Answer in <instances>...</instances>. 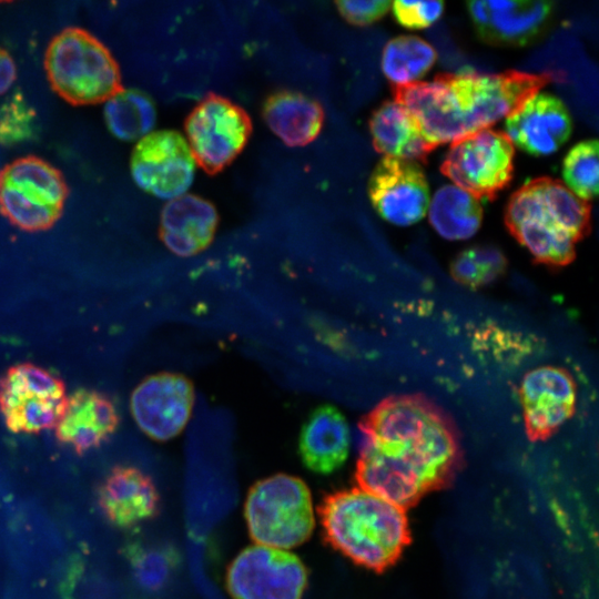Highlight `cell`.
Segmentation results:
<instances>
[{
	"label": "cell",
	"mask_w": 599,
	"mask_h": 599,
	"mask_svg": "<svg viewBox=\"0 0 599 599\" xmlns=\"http://www.w3.org/2000/svg\"><path fill=\"white\" fill-rule=\"evenodd\" d=\"M358 427L365 441L355 468L357 487L406 510L447 486L461 463L453 420L420 394L385 398Z\"/></svg>",
	"instance_id": "1"
},
{
	"label": "cell",
	"mask_w": 599,
	"mask_h": 599,
	"mask_svg": "<svg viewBox=\"0 0 599 599\" xmlns=\"http://www.w3.org/2000/svg\"><path fill=\"white\" fill-rule=\"evenodd\" d=\"M552 81L549 73L506 71L499 74L441 73L432 82L407 85L402 103L434 145L463 136L508 118Z\"/></svg>",
	"instance_id": "2"
},
{
	"label": "cell",
	"mask_w": 599,
	"mask_h": 599,
	"mask_svg": "<svg viewBox=\"0 0 599 599\" xmlns=\"http://www.w3.org/2000/svg\"><path fill=\"white\" fill-rule=\"evenodd\" d=\"M317 511L325 541L375 572L394 566L412 541L406 509L358 487L325 495Z\"/></svg>",
	"instance_id": "3"
},
{
	"label": "cell",
	"mask_w": 599,
	"mask_h": 599,
	"mask_svg": "<svg viewBox=\"0 0 599 599\" xmlns=\"http://www.w3.org/2000/svg\"><path fill=\"white\" fill-rule=\"evenodd\" d=\"M505 224L541 264L560 267L576 256V244L590 231V205L562 182L534 179L510 196Z\"/></svg>",
	"instance_id": "4"
},
{
	"label": "cell",
	"mask_w": 599,
	"mask_h": 599,
	"mask_svg": "<svg viewBox=\"0 0 599 599\" xmlns=\"http://www.w3.org/2000/svg\"><path fill=\"white\" fill-rule=\"evenodd\" d=\"M44 69L52 90L72 105L106 102L123 90L111 51L79 27L65 28L51 39Z\"/></svg>",
	"instance_id": "5"
},
{
	"label": "cell",
	"mask_w": 599,
	"mask_h": 599,
	"mask_svg": "<svg viewBox=\"0 0 599 599\" xmlns=\"http://www.w3.org/2000/svg\"><path fill=\"white\" fill-rule=\"evenodd\" d=\"M244 517L256 545L275 549L302 545L311 537L315 525L307 485L287 474L256 481L247 493Z\"/></svg>",
	"instance_id": "6"
},
{
	"label": "cell",
	"mask_w": 599,
	"mask_h": 599,
	"mask_svg": "<svg viewBox=\"0 0 599 599\" xmlns=\"http://www.w3.org/2000/svg\"><path fill=\"white\" fill-rule=\"evenodd\" d=\"M68 194L61 171L39 156L16 159L0 171V213L21 231L50 230L61 217Z\"/></svg>",
	"instance_id": "7"
},
{
	"label": "cell",
	"mask_w": 599,
	"mask_h": 599,
	"mask_svg": "<svg viewBox=\"0 0 599 599\" xmlns=\"http://www.w3.org/2000/svg\"><path fill=\"white\" fill-rule=\"evenodd\" d=\"M67 402L63 379L40 365L18 363L0 376V415L14 434L54 428Z\"/></svg>",
	"instance_id": "8"
},
{
	"label": "cell",
	"mask_w": 599,
	"mask_h": 599,
	"mask_svg": "<svg viewBox=\"0 0 599 599\" xmlns=\"http://www.w3.org/2000/svg\"><path fill=\"white\" fill-rule=\"evenodd\" d=\"M514 155L505 132L484 129L451 142L440 171L476 199L491 201L511 181Z\"/></svg>",
	"instance_id": "9"
},
{
	"label": "cell",
	"mask_w": 599,
	"mask_h": 599,
	"mask_svg": "<svg viewBox=\"0 0 599 599\" xmlns=\"http://www.w3.org/2000/svg\"><path fill=\"white\" fill-rule=\"evenodd\" d=\"M187 145L207 174H216L242 152L252 133L247 112L231 100L206 94L185 120Z\"/></svg>",
	"instance_id": "10"
},
{
	"label": "cell",
	"mask_w": 599,
	"mask_h": 599,
	"mask_svg": "<svg viewBox=\"0 0 599 599\" xmlns=\"http://www.w3.org/2000/svg\"><path fill=\"white\" fill-rule=\"evenodd\" d=\"M307 582V569L296 555L262 545L244 548L226 570L232 599H302Z\"/></svg>",
	"instance_id": "11"
},
{
	"label": "cell",
	"mask_w": 599,
	"mask_h": 599,
	"mask_svg": "<svg viewBox=\"0 0 599 599\" xmlns=\"http://www.w3.org/2000/svg\"><path fill=\"white\" fill-rule=\"evenodd\" d=\"M130 167L133 180L143 191L173 200L190 187L195 162L179 132L160 130L140 139L132 151Z\"/></svg>",
	"instance_id": "12"
},
{
	"label": "cell",
	"mask_w": 599,
	"mask_h": 599,
	"mask_svg": "<svg viewBox=\"0 0 599 599\" xmlns=\"http://www.w3.org/2000/svg\"><path fill=\"white\" fill-rule=\"evenodd\" d=\"M194 403L191 380L177 373H159L141 380L130 397L138 427L156 441L177 436L190 418Z\"/></svg>",
	"instance_id": "13"
},
{
	"label": "cell",
	"mask_w": 599,
	"mask_h": 599,
	"mask_svg": "<svg viewBox=\"0 0 599 599\" xmlns=\"http://www.w3.org/2000/svg\"><path fill=\"white\" fill-rule=\"evenodd\" d=\"M577 387L570 372L546 365L530 370L519 387L525 428L531 441L551 437L575 412Z\"/></svg>",
	"instance_id": "14"
},
{
	"label": "cell",
	"mask_w": 599,
	"mask_h": 599,
	"mask_svg": "<svg viewBox=\"0 0 599 599\" xmlns=\"http://www.w3.org/2000/svg\"><path fill=\"white\" fill-rule=\"evenodd\" d=\"M376 212L387 222L409 226L419 222L429 205L426 175L417 162L384 156L368 181Z\"/></svg>",
	"instance_id": "15"
},
{
	"label": "cell",
	"mask_w": 599,
	"mask_h": 599,
	"mask_svg": "<svg viewBox=\"0 0 599 599\" xmlns=\"http://www.w3.org/2000/svg\"><path fill=\"white\" fill-rule=\"evenodd\" d=\"M467 11L483 41L497 45L522 47L544 33L552 16V2L469 1Z\"/></svg>",
	"instance_id": "16"
},
{
	"label": "cell",
	"mask_w": 599,
	"mask_h": 599,
	"mask_svg": "<svg viewBox=\"0 0 599 599\" xmlns=\"http://www.w3.org/2000/svg\"><path fill=\"white\" fill-rule=\"evenodd\" d=\"M94 500L108 524L126 529L154 518L161 497L146 473L132 465H115L97 484Z\"/></svg>",
	"instance_id": "17"
},
{
	"label": "cell",
	"mask_w": 599,
	"mask_h": 599,
	"mask_svg": "<svg viewBox=\"0 0 599 599\" xmlns=\"http://www.w3.org/2000/svg\"><path fill=\"white\" fill-rule=\"evenodd\" d=\"M566 105L555 95L537 93L506 118V135L524 152L541 156L556 152L571 134Z\"/></svg>",
	"instance_id": "18"
},
{
	"label": "cell",
	"mask_w": 599,
	"mask_h": 599,
	"mask_svg": "<svg viewBox=\"0 0 599 599\" xmlns=\"http://www.w3.org/2000/svg\"><path fill=\"white\" fill-rule=\"evenodd\" d=\"M119 422L118 409L108 395L80 388L68 397L64 413L54 426V436L60 445L82 455L105 443Z\"/></svg>",
	"instance_id": "19"
},
{
	"label": "cell",
	"mask_w": 599,
	"mask_h": 599,
	"mask_svg": "<svg viewBox=\"0 0 599 599\" xmlns=\"http://www.w3.org/2000/svg\"><path fill=\"white\" fill-rule=\"evenodd\" d=\"M351 435L347 420L331 404L313 408L304 420L297 441L302 464L309 471L329 475L347 459Z\"/></svg>",
	"instance_id": "20"
},
{
	"label": "cell",
	"mask_w": 599,
	"mask_h": 599,
	"mask_svg": "<svg viewBox=\"0 0 599 599\" xmlns=\"http://www.w3.org/2000/svg\"><path fill=\"white\" fill-rule=\"evenodd\" d=\"M219 215L214 205L196 195H182L162 209L159 235L177 256H193L214 238Z\"/></svg>",
	"instance_id": "21"
},
{
	"label": "cell",
	"mask_w": 599,
	"mask_h": 599,
	"mask_svg": "<svg viewBox=\"0 0 599 599\" xmlns=\"http://www.w3.org/2000/svg\"><path fill=\"white\" fill-rule=\"evenodd\" d=\"M265 123L288 146H304L319 134L324 122L322 104L294 90H277L263 102Z\"/></svg>",
	"instance_id": "22"
},
{
	"label": "cell",
	"mask_w": 599,
	"mask_h": 599,
	"mask_svg": "<svg viewBox=\"0 0 599 599\" xmlns=\"http://www.w3.org/2000/svg\"><path fill=\"white\" fill-rule=\"evenodd\" d=\"M369 131L375 150L385 156L426 162L435 149L412 113L395 101H386L374 111Z\"/></svg>",
	"instance_id": "23"
},
{
	"label": "cell",
	"mask_w": 599,
	"mask_h": 599,
	"mask_svg": "<svg viewBox=\"0 0 599 599\" xmlns=\"http://www.w3.org/2000/svg\"><path fill=\"white\" fill-rule=\"evenodd\" d=\"M428 214L433 229L441 237L451 241L471 237L483 221L479 200L451 184L435 192Z\"/></svg>",
	"instance_id": "24"
},
{
	"label": "cell",
	"mask_w": 599,
	"mask_h": 599,
	"mask_svg": "<svg viewBox=\"0 0 599 599\" xmlns=\"http://www.w3.org/2000/svg\"><path fill=\"white\" fill-rule=\"evenodd\" d=\"M155 105L139 89L122 90L105 102L104 120L109 131L122 141L142 139L154 126Z\"/></svg>",
	"instance_id": "25"
},
{
	"label": "cell",
	"mask_w": 599,
	"mask_h": 599,
	"mask_svg": "<svg viewBox=\"0 0 599 599\" xmlns=\"http://www.w3.org/2000/svg\"><path fill=\"white\" fill-rule=\"evenodd\" d=\"M436 59L435 49L425 40L415 35H399L386 43L382 69L393 85H404L423 78Z\"/></svg>",
	"instance_id": "26"
},
{
	"label": "cell",
	"mask_w": 599,
	"mask_h": 599,
	"mask_svg": "<svg viewBox=\"0 0 599 599\" xmlns=\"http://www.w3.org/2000/svg\"><path fill=\"white\" fill-rule=\"evenodd\" d=\"M121 552L139 589L156 592L164 588L175 565L173 550L135 539L126 542Z\"/></svg>",
	"instance_id": "27"
},
{
	"label": "cell",
	"mask_w": 599,
	"mask_h": 599,
	"mask_svg": "<svg viewBox=\"0 0 599 599\" xmlns=\"http://www.w3.org/2000/svg\"><path fill=\"white\" fill-rule=\"evenodd\" d=\"M506 268V256L499 248L491 245L466 248L450 263L453 278L470 288L491 284L504 274Z\"/></svg>",
	"instance_id": "28"
},
{
	"label": "cell",
	"mask_w": 599,
	"mask_h": 599,
	"mask_svg": "<svg viewBox=\"0 0 599 599\" xmlns=\"http://www.w3.org/2000/svg\"><path fill=\"white\" fill-rule=\"evenodd\" d=\"M565 185L579 199L588 202L598 194V141L586 140L573 145L564 159Z\"/></svg>",
	"instance_id": "29"
},
{
	"label": "cell",
	"mask_w": 599,
	"mask_h": 599,
	"mask_svg": "<svg viewBox=\"0 0 599 599\" xmlns=\"http://www.w3.org/2000/svg\"><path fill=\"white\" fill-rule=\"evenodd\" d=\"M39 133L38 115L20 91L0 108V144L12 146L30 142Z\"/></svg>",
	"instance_id": "30"
},
{
	"label": "cell",
	"mask_w": 599,
	"mask_h": 599,
	"mask_svg": "<svg viewBox=\"0 0 599 599\" xmlns=\"http://www.w3.org/2000/svg\"><path fill=\"white\" fill-rule=\"evenodd\" d=\"M392 10L397 22L408 29H423L436 22L444 12L443 1H404L392 2Z\"/></svg>",
	"instance_id": "31"
},
{
	"label": "cell",
	"mask_w": 599,
	"mask_h": 599,
	"mask_svg": "<svg viewBox=\"0 0 599 599\" xmlns=\"http://www.w3.org/2000/svg\"><path fill=\"white\" fill-rule=\"evenodd\" d=\"M341 16L353 26H368L383 18L389 10L388 0L336 1Z\"/></svg>",
	"instance_id": "32"
},
{
	"label": "cell",
	"mask_w": 599,
	"mask_h": 599,
	"mask_svg": "<svg viewBox=\"0 0 599 599\" xmlns=\"http://www.w3.org/2000/svg\"><path fill=\"white\" fill-rule=\"evenodd\" d=\"M17 78V68L11 54L0 47V95L7 92Z\"/></svg>",
	"instance_id": "33"
}]
</instances>
